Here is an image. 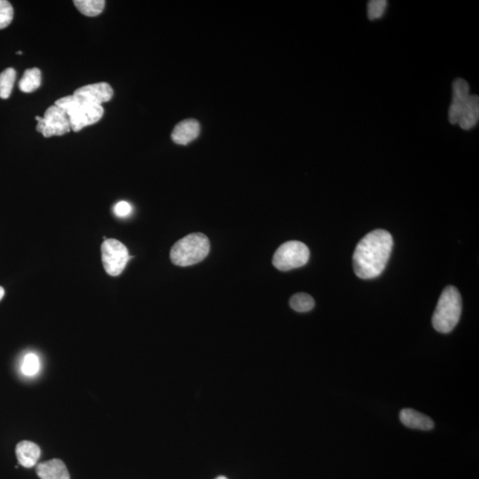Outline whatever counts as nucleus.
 Wrapping results in <instances>:
<instances>
[{
	"instance_id": "2",
	"label": "nucleus",
	"mask_w": 479,
	"mask_h": 479,
	"mask_svg": "<svg viewBox=\"0 0 479 479\" xmlns=\"http://www.w3.org/2000/svg\"><path fill=\"white\" fill-rule=\"evenodd\" d=\"M462 297L458 289L448 286L443 290L433 316V325L438 332L450 333L460 321L462 314Z\"/></svg>"
},
{
	"instance_id": "12",
	"label": "nucleus",
	"mask_w": 479,
	"mask_h": 479,
	"mask_svg": "<svg viewBox=\"0 0 479 479\" xmlns=\"http://www.w3.org/2000/svg\"><path fill=\"white\" fill-rule=\"evenodd\" d=\"M37 474L40 479H71L66 465L59 459L39 463Z\"/></svg>"
},
{
	"instance_id": "17",
	"label": "nucleus",
	"mask_w": 479,
	"mask_h": 479,
	"mask_svg": "<svg viewBox=\"0 0 479 479\" xmlns=\"http://www.w3.org/2000/svg\"><path fill=\"white\" fill-rule=\"evenodd\" d=\"M16 79V71L13 68H6L0 74V98L1 99H9L12 93Z\"/></svg>"
},
{
	"instance_id": "9",
	"label": "nucleus",
	"mask_w": 479,
	"mask_h": 479,
	"mask_svg": "<svg viewBox=\"0 0 479 479\" xmlns=\"http://www.w3.org/2000/svg\"><path fill=\"white\" fill-rule=\"evenodd\" d=\"M470 96V86L466 80L457 78L453 81L452 103L448 112L449 121L452 125L458 123Z\"/></svg>"
},
{
	"instance_id": "8",
	"label": "nucleus",
	"mask_w": 479,
	"mask_h": 479,
	"mask_svg": "<svg viewBox=\"0 0 479 479\" xmlns=\"http://www.w3.org/2000/svg\"><path fill=\"white\" fill-rule=\"evenodd\" d=\"M113 89L108 83H97L80 87L75 91L73 96L80 103L101 106L113 97Z\"/></svg>"
},
{
	"instance_id": "4",
	"label": "nucleus",
	"mask_w": 479,
	"mask_h": 479,
	"mask_svg": "<svg viewBox=\"0 0 479 479\" xmlns=\"http://www.w3.org/2000/svg\"><path fill=\"white\" fill-rule=\"evenodd\" d=\"M54 105L67 114L71 130L76 133L99 122L104 114L103 106L80 103L74 96L61 98Z\"/></svg>"
},
{
	"instance_id": "5",
	"label": "nucleus",
	"mask_w": 479,
	"mask_h": 479,
	"mask_svg": "<svg viewBox=\"0 0 479 479\" xmlns=\"http://www.w3.org/2000/svg\"><path fill=\"white\" fill-rule=\"evenodd\" d=\"M310 250L304 243L290 241L283 243L275 252L273 264L279 271H289L304 266L309 260Z\"/></svg>"
},
{
	"instance_id": "10",
	"label": "nucleus",
	"mask_w": 479,
	"mask_h": 479,
	"mask_svg": "<svg viewBox=\"0 0 479 479\" xmlns=\"http://www.w3.org/2000/svg\"><path fill=\"white\" fill-rule=\"evenodd\" d=\"M200 132H201V125L197 120H184L174 127L172 139L176 144L184 146L197 139Z\"/></svg>"
},
{
	"instance_id": "25",
	"label": "nucleus",
	"mask_w": 479,
	"mask_h": 479,
	"mask_svg": "<svg viewBox=\"0 0 479 479\" xmlns=\"http://www.w3.org/2000/svg\"><path fill=\"white\" fill-rule=\"evenodd\" d=\"M17 53H18V54H21V53H21V51H20V52H18Z\"/></svg>"
},
{
	"instance_id": "6",
	"label": "nucleus",
	"mask_w": 479,
	"mask_h": 479,
	"mask_svg": "<svg viewBox=\"0 0 479 479\" xmlns=\"http://www.w3.org/2000/svg\"><path fill=\"white\" fill-rule=\"evenodd\" d=\"M101 257L105 271L110 277H118L130 259L128 249L115 239H106L101 245Z\"/></svg>"
},
{
	"instance_id": "19",
	"label": "nucleus",
	"mask_w": 479,
	"mask_h": 479,
	"mask_svg": "<svg viewBox=\"0 0 479 479\" xmlns=\"http://www.w3.org/2000/svg\"><path fill=\"white\" fill-rule=\"evenodd\" d=\"M39 369L40 361L38 355L32 353L25 355L21 366L24 375L34 376L39 372Z\"/></svg>"
},
{
	"instance_id": "23",
	"label": "nucleus",
	"mask_w": 479,
	"mask_h": 479,
	"mask_svg": "<svg viewBox=\"0 0 479 479\" xmlns=\"http://www.w3.org/2000/svg\"><path fill=\"white\" fill-rule=\"evenodd\" d=\"M4 296H5V289L0 287V300L3 299Z\"/></svg>"
},
{
	"instance_id": "21",
	"label": "nucleus",
	"mask_w": 479,
	"mask_h": 479,
	"mask_svg": "<svg viewBox=\"0 0 479 479\" xmlns=\"http://www.w3.org/2000/svg\"><path fill=\"white\" fill-rule=\"evenodd\" d=\"M387 1L386 0H372L369 2L368 16L370 20L380 19L386 12Z\"/></svg>"
},
{
	"instance_id": "18",
	"label": "nucleus",
	"mask_w": 479,
	"mask_h": 479,
	"mask_svg": "<svg viewBox=\"0 0 479 479\" xmlns=\"http://www.w3.org/2000/svg\"><path fill=\"white\" fill-rule=\"evenodd\" d=\"M290 307L299 313H307L313 310L315 306L314 299L306 293H299L294 295L289 301Z\"/></svg>"
},
{
	"instance_id": "20",
	"label": "nucleus",
	"mask_w": 479,
	"mask_h": 479,
	"mask_svg": "<svg viewBox=\"0 0 479 479\" xmlns=\"http://www.w3.org/2000/svg\"><path fill=\"white\" fill-rule=\"evenodd\" d=\"M14 9L6 0H0V30L5 29L12 23Z\"/></svg>"
},
{
	"instance_id": "3",
	"label": "nucleus",
	"mask_w": 479,
	"mask_h": 479,
	"mask_svg": "<svg viewBox=\"0 0 479 479\" xmlns=\"http://www.w3.org/2000/svg\"><path fill=\"white\" fill-rule=\"evenodd\" d=\"M210 241L206 235L194 233L180 239L170 250V260L177 267H190L201 262L210 252Z\"/></svg>"
},
{
	"instance_id": "1",
	"label": "nucleus",
	"mask_w": 479,
	"mask_h": 479,
	"mask_svg": "<svg viewBox=\"0 0 479 479\" xmlns=\"http://www.w3.org/2000/svg\"><path fill=\"white\" fill-rule=\"evenodd\" d=\"M393 239L389 232H370L358 243L354 254V269L359 278L378 277L386 269L393 250Z\"/></svg>"
},
{
	"instance_id": "13",
	"label": "nucleus",
	"mask_w": 479,
	"mask_h": 479,
	"mask_svg": "<svg viewBox=\"0 0 479 479\" xmlns=\"http://www.w3.org/2000/svg\"><path fill=\"white\" fill-rule=\"evenodd\" d=\"M16 453L21 465L30 469L38 463L41 456V450L35 443L24 441L16 445Z\"/></svg>"
},
{
	"instance_id": "24",
	"label": "nucleus",
	"mask_w": 479,
	"mask_h": 479,
	"mask_svg": "<svg viewBox=\"0 0 479 479\" xmlns=\"http://www.w3.org/2000/svg\"><path fill=\"white\" fill-rule=\"evenodd\" d=\"M216 479H227V478L226 477H224V476H220V477H217Z\"/></svg>"
},
{
	"instance_id": "16",
	"label": "nucleus",
	"mask_w": 479,
	"mask_h": 479,
	"mask_svg": "<svg viewBox=\"0 0 479 479\" xmlns=\"http://www.w3.org/2000/svg\"><path fill=\"white\" fill-rule=\"evenodd\" d=\"M104 0H76L74 5L83 16L96 17L103 12Z\"/></svg>"
},
{
	"instance_id": "22",
	"label": "nucleus",
	"mask_w": 479,
	"mask_h": 479,
	"mask_svg": "<svg viewBox=\"0 0 479 479\" xmlns=\"http://www.w3.org/2000/svg\"><path fill=\"white\" fill-rule=\"evenodd\" d=\"M113 212L115 215L118 217H129L133 212V206L125 201L118 202L115 203Z\"/></svg>"
},
{
	"instance_id": "7",
	"label": "nucleus",
	"mask_w": 479,
	"mask_h": 479,
	"mask_svg": "<svg viewBox=\"0 0 479 479\" xmlns=\"http://www.w3.org/2000/svg\"><path fill=\"white\" fill-rule=\"evenodd\" d=\"M38 120L37 130L43 137L61 136L71 132L70 119L60 108L53 105L47 108L43 118L36 117Z\"/></svg>"
},
{
	"instance_id": "15",
	"label": "nucleus",
	"mask_w": 479,
	"mask_h": 479,
	"mask_svg": "<svg viewBox=\"0 0 479 479\" xmlns=\"http://www.w3.org/2000/svg\"><path fill=\"white\" fill-rule=\"evenodd\" d=\"M41 86V71L38 68H29L25 71L23 78L19 82L21 92L30 93L39 88Z\"/></svg>"
},
{
	"instance_id": "11",
	"label": "nucleus",
	"mask_w": 479,
	"mask_h": 479,
	"mask_svg": "<svg viewBox=\"0 0 479 479\" xmlns=\"http://www.w3.org/2000/svg\"><path fill=\"white\" fill-rule=\"evenodd\" d=\"M399 419L406 427L410 429L431 431L434 428V422L429 416L411 408L401 410Z\"/></svg>"
},
{
	"instance_id": "14",
	"label": "nucleus",
	"mask_w": 479,
	"mask_h": 479,
	"mask_svg": "<svg viewBox=\"0 0 479 479\" xmlns=\"http://www.w3.org/2000/svg\"><path fill=\"white\" fill-rule=\"evenodd\" d=\"M479 119V98L470 96L465 108L459 119V125L463 130H470L478 125Z\"/></svg>"
}]
</instances>
